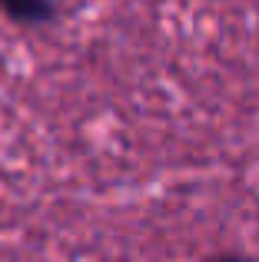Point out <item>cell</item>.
I'll return each mask as SVG.
<instances>
[{"label":"cell","mask_w":259,"mask_h":262,"mask_svg":"<svg viewBox=\"0 0 259 262\" xmlns=\"http://www.w3.org/2000/svg\"><path fill=\"white\" fill-rule=\"evenodd\" d=\"M0 7L17 20H44V17H50V0H0Z\"/></svg>","instance_id":"1"},{"label":"cell","mask_w":259,"mask_h":262,"mask_svg":"<svg viewBox=\"0 0 259 262\" xmlns=\"http://www.w3.org/2000/svg\"><path fill=\"white\" fill-rule=\"evenodd\" d=\"M220 262H253V259H240V256H229V259H220Z\"/></svg>","instance_id":"2"}]
</instances>
